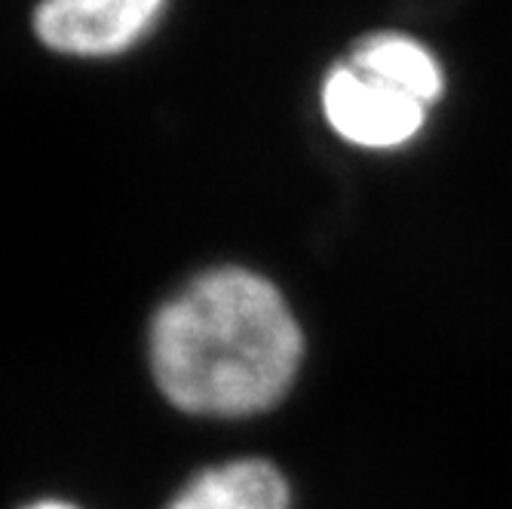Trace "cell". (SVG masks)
<instances>
[{"label": "cell", "mask_w": 512, "mask_h": 509, "mask_svg": "<svg viewBox=\"0 0 512 509\" xmlns=\"http://www.w3.org/2000/svg\"><path fill=\"white\" fill-rule=\"evenodd\" d=\"M166 10V0H40L34 34L53 53L111 59L142 40Z\"/></svg>", "instance_id": "obj_3"}, {"label": "cell", "mask_w": 512, "mask_h": 509, "mask_svg": "<svg viewBox=\"0 0 512 509\" xmlns=\"http://www.w3.org/2000/svg\"><path fill=\"white\" fill-rule=\"evenodd\" d=\"M350 62L365 68L368 74L387 80L390 86H396L399 92H405V96L417 99L427 108L442 96L445 77L436 56L424 43H417L405 34L384 31L365 37L353 50Z\"/></svg>", "instance_id": "obj_5"}, {"label": "cell", "mask_w": 512, "mask_h": 509, "mask_svg": "<svg viewBox=\"0 0 512 509\" xmlns=\"http://www.w3.org/2000/svg\"><path fill=\"white\" fill-rule=\"evenodd\" d=\"M304 362V332L267 276L212 267L181 286L148 326L163 399L197 418H252L279 405Z\"/></svg>", "instance_id": "obj_1"}, {"label": "cell", "mask_w": 512, "mask_h": 509, "mask_svg": "<svg viewBox=\"0 0 512 509\" xmlns=\"http://www.w3.org/2000/svg\"><path fill=\"white\" fill-rule=\"evenodd\" d=\"M19 509H80V506L71 500H59V497H40V500H31Z\"/></svg>", "instance_id": "obj_6"}, {"label": "cell", "mask_w": 512, "mask_h": 509, "mask_svg": "<svg viewBox=\"0 0 512 509\" xmlns=\"http://www.w3.org/2000/svg\"><path fill=\"white\" fill-rule=\"evenodd\" d=\"M322 114L344 142L381 151L411 142L424 126L427 105L347 59L322 83Z\"/></svg>", "instance_id": "obj_2"}, {"label": "cell", "mask_w": 512, "mask_h": 509, "mask_svg": "<svg viewBox=\"0 0 512 509\" xmlns=\"http://www.w3.org/2000/svg\"><path fill=\"white\" fill-rule=\"evenodd\" d=\"M166 509H292V488L270 460L234 457L191 476Z\"/></svg>", "instance_id": "obj_4"}]
</instances>
